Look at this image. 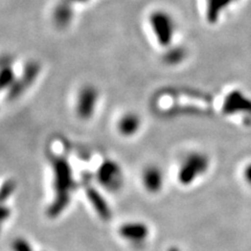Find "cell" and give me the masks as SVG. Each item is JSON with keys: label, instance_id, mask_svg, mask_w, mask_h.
Returning a JSON list of instances; mask_svg holds the SVG:
<instances>
[{"label": "cell", "instance_id": "30bf717a", "mask_svg": "<svg viewBox=\"0 0 251 251\" xmlns=\"http://www.w3.org/2000/svg\"><path fill=\"white\" fill-rule=\"evenodd\" d=\"M14 251H31V248L28 243L25 240H16L13 243Z\"/></svg>", "mask_w": 251, "mask_h": 251}, {"label": "cell", "instance_id": "52a82bcc", "mask_svg": "<svg viewBox=\"0 0 251 251\" xmlns=\"http://www.w3.org/2000/svg\"><path fill=\"white\" fill-rule=\"evenodd\" d=\"M141 128V119L136 113H126L117 122V131L125 137H132Z\"/></svg>", "mask_w": 251, "mask_h": 251}, {"label": "cell", "instance_id": "277c9868", "mask_svg": "<svg viewBox=\"0 0 251 251\" xmlns=\"http://www.w3.org/2000/svg\"><path fill=\"white\" fill-rule=\"evenodd\" d=\"M152 25L154 35L157 39V43L162 47H170L173 38H174V25L170 18L166 15L153 16Z\"/></svg>", "mask_w": 251, "mask_h": 251}, {"label": "cell", "instance_id": "3957f363", "mask_svg": "<svg viewBox=\"0 0 251 251\" xmlns=\"http://www.w3.org/2000/svg\"><path fill=\"white\" fill-rule=\"evenodd\" d=\"M98 90L91 86H86L80 91L77 97L76 113L82 120H89L93 115L98 104Z\"/></svg>", "mask_w": 251, "mask_h": 251}, {"label": "cell", "instance_id": "8fae6325", "mask_svg": "<svg viewBox=\"0 0 251 251\" xmlns=\"http://www.w3.org/2000/svg\"><path fill=\"white\" fill-rule=\"evenodd\" d=\"M243 177H244L245 182L251 186V162L246 164L244 170H243Z\"/></svg>", "mask_w": 251, "mask_h": 251}, {"label": "cell", "instance_id": "5b68a950", "mask_svg": "<svg viewBox=\"0 0 251 251\" xmlns=\"http://www.w3.org/2000/svg\"><path fill=\"white\" fill-rule=\"evenodd\" d=\"M223 111L225 114L251 113V100L241 91H232L225 98Z\"/></svg>", "mask_w": 251, "mask_h": 251}, {"label": "cell", "instance_id": "6da1fadb", "mask_svg": "<svg viewBox=\"0 0 251 251\" xmlns=\"http://www.w3.org/2000/svg\"><path fill=\"white\" fill-rule=\"evenodd\" d=\"M210 160L208 156L201 151H192L184 155L178 170V182L183 185H192L203 177L209 170Z\"/></svg>", "mask_w": 251, "mask_h": 251}, {"label": "cell", "instance_id": "7a4b0ae2", "mask_svg": "<svg viewBox=\"0 0 251 251\" xmlns=\"http://www.w3.org/2000/svg\"><path fill=\"white\" fill-rule=\"evenodd\" d=\"M98 180L109 191H119L124 184V175L121 167L114 161L108 160L99 169Z\"/></svg>", "mask_w": 251, "mask_h": 251}, {"label": "cell", "instance_id": "9c48e42d", "mask_svg": "<svg viewBox=\"0 0 251 251\" xmlns=\"http://www.w3.org/2000/svg\"><path fill=\"white\" fill-rule=\"evenodd\" d=\"M185 58V51L181 49H170L163 57V61L168 65H178Z\"/></svg>", "mask_w": 251, "mask_h": 251}, {"label": "cell", "instance_id": "ba28073f", "mask_svg": "<svg viewBox=\"0 0 251 251\" xmlns=\"http://www.w3.org/2000/svg\"><path fill=\"white\" fill-rule=\"evenodd\" d=\"M120 233L123 238L133 241H144L148 235V228L145 224L141 223H129L122 226Z\"/></svg>", "mask_w": 251, "mask_h": 251}, {"label": "cell", "instance_id": "8992f818", "mask_svg": "<svg viewBox=\"0 0 251 251\" xmlns=\"http://www.w3.org/2000/svg\"><path fill=\"white\" fill-rule=\"evenodd\" d=\"M141 182H143L146 191L150 194L159 193L164 184V174L160 167L151 164L144 169L141 174Z\"/></svg>", "mask_w": 251, "mask_h": 251}]
</instances>
